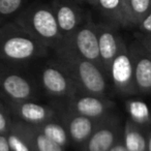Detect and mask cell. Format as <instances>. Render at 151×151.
<instances>
[{"mask_svg":"<svg viewBox=\"0 0 151 151\" xmlns=\"http://www.w3.org/2000/svg\"><path fill=\"white\" fill-rule=\"evenodd\" d=\"M109 116L104 118H90L67 111L61 115V122L64 124L71 143L82 147L93 132Z\"/></svg>","mask_w":151,"mask_h":151,"instance_id":"8fae6325","label":"cell"},{"mask_svg":"<svg viewBox=\"0 0 151 151\" xmlns=\"http://www.w3.org/2000/svg\"><path fill=\"white\" fill-rule=\"evenodd\" d=\"M53 51L56 60L64 66L79 91L108 97V76L99 65L81 57L64 40Z\"/></svg>","mask_w":151,"mask_h":151,"instance_id":"6da1fadb","label":"cell"},{"mask_svg":"<svg viewBox=\"0 0 151 151\" xmlns=\"http://www.w3.org/2000/svg\"><path fill=\"white\" fill-rule=\"evenodd\" d=\"M63 40L81 57L95 63L103 69L99 55L96 23H94L90 17L85 18L80 27L69 37L64 38Z\"/></svg>","mask_w":151,"mask_h":151,"instance_id":"8992f818","label":"cell"},{"mask_svg":"<svg viewBox=\"0 0 151 151\" xmlns=\"http://www.w3.org/2000/svg\"><path fill=\"white\" fill-rule=\"evenodd\" d=\"M14 120L12 119V115L5 105L0 101V134H7L11 130L12 124Z\"/></svg>","mask_w":151,"mask_h":151,"instance_id":"603a6c76","label":"cell"},{"mask_svg":"<svg viewBox=\"0 0 151 151\" xmlns=\"http://www.w3.org/2000/svg\"><path fill=\"white\" fill-rule=\"evenodd\" d=\"M108 77L114 90L120 95L132 96L138 94L134 83V61L129 47L126 45L124 40H121L119 50L111 62L108 70Z\"/></svg>","mask_w":151,"mask_h":151,"instance_id":"5b68a950","label":"cell"},{"mask_svg":"<svg viewBox=\"0 0 151 151\" xmlns=\"http://www.w3.org/2000/svg\"><path fill=\"white\" fill-rule=\"evenodd\" d=\"M0 101H2V99H1V97H0Z\"/></svg>","mask_w":151,"mask_h":151,"instance_id":"1f68e13d","label":"cell"},{"mask_svg":"<svg viewBox=\"0 0 151 151\" xmlns=\"http://www.w3.org/2000/svg\"><path fill=\"white\" fill-rule=\"evenodd\" d=\"M14 21L50 50L56 49L63 42L51 4L40 1L26 4Z\"/></svg>","mask_w":151,"mask_h":151,"instance_id":"3957f363","label":"cell"},{"mask_svg":"<svg viewBox=\"0 0 151 151\" xmlns=\"http://www.w3.org/2000/svg\"><path fill=\"white\" fill-rule=\"evenodd\" d=\"M5 107L11 113L12 117L17 118L18 121L25 122L32 125L44 123L56 119V110L36 101H6Z\"/></svg>","mask_w":151,"mask_h":151,"instance_id":"9c48e42d","label":"cell"},{"mask_svg":"<svg viewBox=\"0 0 151 151\" xmlns=\"http://www.w3.org/2000/svg\"><path fill=\"white\" fill-rule=\"evenodd\" d=\"M96 31L103 69L108 76V70L111 62L117 54L123 38L118 33L117 26L110 22L96 23Z\"/></svg>","mask_w":151,"mask_h":151,"instance_id":"4fadbf2b","label":"cell"},{"mask_svg":"<svg viewBox=\"0 0 151 151\" xmlns=\"http://www.w3.org/2000/svg\"><path fill=\"white\" fill-rule=\"evenodd\" d=\"M134 61V83L138 93H151V58L137 40L129 47Z\"/></svg>","mask_w":151,"mask_h":151,"instance_id":"5bb4252c","label":"cell"},{"mask_svg":"<svg viewBox=\"0 0 151 151\" xmlns=\"http://www.w3.org/2000/svg\"><path fill=\"white\" fill-rule=\"evenodd\" d=\"M12 127L23 134L35 151H65V148L50 140L32 124L14 120Z\"/></svg>","mask_w":151,"mask_h":151,"instance_id":"9a60e30c","label":"cell"},{"mask_svg":"<svg viewBox=\"0 0 151 151\" xmlns=\"http://www.w3.org/2000/svg\"><path fill=\"white\" fill-rule=\"evenodd\" d=\"M122 132L123 129L118 119L110 115L82 146L83 151H109L120 141Z\"/></svg>","mask_w":151,"mask_h":151,"instance_id":"7c38bea8","label":"cell"},{"mask_svg":"<svg viewBox=\"0 0 151 151\" xmlns=\"http://www.w3.org/2000/svg\"><path fill=\"white\" fill-rule=\"evenodd\" d=\"M51 7L63 40L69 37L85 20L82 9L75 0H53Z\"/></svg>","mask_w":151,"mask_h":151,"instance_id":"30bf717a","label":"cell"},{"mask_svg":"<svg viewBox=\"0 0 151 151\" xmlns=\"http://www.w3.org/2000/svg\"><path fill=\"white\" fill-rule=\"evenodd\" d=\"M109 151H127V149L125 148L123 142H121V141H118V142L116 143V144L114 145V146L112 147Z\"/></svg>","mask_w":151,"mask_h":151,"instance_id":"4316f807","label":"cell"},{"mask_svg":"<svg viewBox=\"0 0 151 151\" xmlns=\"http://www.w3.org/2000/svg\"><path fill=\"white\" fill-rule=\"evenodd\" d=\"M68 99L67 111L90 118H104L110 115L115 104L109 97L89 94L77 90Z\"/></svg>","mask_w":151,"mask_h":151,"instance_id":"ba28073f","label":"cell"},{"mask_svg":"<svg viewBox=\"0 0 151 151\" xmlns=\"http://www.w3.org/2000/svg\"><path fill=\"white\" fill-rule=\"evenodd\" d=\"M0 151H11L6 134H0Z\"/></svg>","mask_w":151,"mask_h":151,"instance_id":"484cf974","label":"cell"},{"mask_svg":"<svg viewBox=\"0 0 151 151\" xmlns=\"http://www.w3.org/2000/svg\"><path fill=\"white\" fill-rule=\"evenodd\" d=\"M122 142L127 151H147V137L142 127L128 119L122 132Z\"/></svg>","mask_w":151,"mask_h":151,"instance_id":"e0dca14e","label":"cell"},{"mask_svg":"<svg viewBox=\"0 0 151 151\" xmlns=\"http://www.w3.org/2000/svg\"><path fill=\"white\" fill-rule=\"evenodd\" d=\"M121 1V3L123 4V6L125 7V9L127 11V13H128V7H127V3H128V0H120ZM128 15H129V13H128ZM130 18V17H129ZM134 26V25H132Z\"/></svg>","mask_w":151,"mask_h":151,"instance_id":"f1b7e54d","label":"cell"},{"mask_svg":"<svg viewBox=\"0 0 151 151\" xmlns=\"http://www.w3.org/2000/svg\"><path fill=\"white\" fill-rule=\"evenodd\" d=\"M126 113L129 120L137 125L148 126L151 124V109L145 101L141 99H128L125 104Z\"/></svg>","mask_w":151,"mask_h":151,"instance_id":"d6986e66","label":"cell"},{"mask_svg":"<svg viewBox=\"0 0 151 151\" xmlns=\"http://www.w3.org/2000/svg\"><path fill=\"white\" fill-rule=\"evenodd\" d=\"M27 4V0H0V26L13 21Z\"/></svg>","mask_w":151,"mask_h":151,"instance_id":"ffe728a7","label":"cell"},{"mask_svg":"<svg viewBox=\"0 0 151 151\" xmlns=\"http://www.w3.org/2000/svg\"><path fill=\"white\" fill-rule=\"evenodd\" d=\"M36 83L14 65L0 63V97L6 101H35L38 99Z\"/></svg>","mask_w":151,"mask_h":151,"instance_id":"277c9868","label":"cell"},{"mask_svg":"<svg viewBox=\"0 0 151 151\" xmlns=\"http://www.w3.org/2000/svg\"><path fill=\"white\" fill-rule=\"evenodd\" d=\"M40 83L50 96L57 99H69L78 90L69 73L57 60L47 63L42 67L40 73Z\"/></svg>","mask_w":151,"mask_h":151,"instance_id":"52a82bcc","label":"cell"},{"mask_svg":"<svg viewBox=\"0 0 151 151\" xmlns=\"http://www.w3.org/2000/svg\"><path fill=\"white\" fill-rule=\"evenodd\" d=\"M5 134L11 147V151H35L27 139L13 127Z\"/></svg>","mask_w":151,"mask_h":151,"instance_id":"7402d4cb","label":"cell"},{"mask_svg":"<svg viewBox=\"0 0 151 151\" xmlns=\"http://www.w3.org/2000/svg\"><path fill=\"white\" fill-rule=\"evenodd\" d=\"M138 42L145 49L147 54L151 58V35H149V34H141L138 37Z\"/></svg>","mask_w":151,"mask_h":151,"instance_id":"d4e9b609","label":"cell"},{"mask_svg":"<svg viewBox=\"0 0 151 151\" xmlns=\"http://www.w3.org/2000/svg\"><path fill=\"white\" fill-rule=\"evenodd\" d=\"M42 134L48 137L53 142L57 143L58 145L62 146L63 148L69 146L71 144L70 138L68 136L66 128L62 122H58L57 119L50 120V121L44 122V123L34 125Z\"/></svg>","mask_w":151,"mask_h":151,"instance_id":"ac0fdd59","label":"cell"},{"mask_svg":"<svg viewBox=\"0 0 151 151\" xmlns=\"http://www.w3.org/2000/svg\"><path fill=\"white\" fill-rule=\"evenodd\" d=\"M50 49L38 42L17 22L0 26V61L20 65L48 56Z\"/></svg>","mask_w":151,"mask_h":151,"instance_id":"7a4b0ae2","label":"cell"},{"mask_svg":"<svg viewBox=\"0 0 151 151\" xmlns=\"http://www.w3.org/2000/svg\"><path fill=\"white\" fill-rule=\"evenodd\" d=\"M110 23L117 27H132V23L127 11L120 0H96L95 6Z\"/></svg>","mask_w":151,"mask_h":151,"instance_id":"2e32d148","label":"cell"},{"mask_svg":"<svg viewBox=\"0 0 151 151\" xmlns=\"http://www.w3.org/2000/svg\"><path fill=\"white\" fill-rule=\"evenodd\" d=\"M137 27L139 28L141 34H149V35H151V9L143 18V20L138 24Z\"/></svg>","mask_w":151,"mask_h":151,"instance_id":"cb8c5ba5","label":"cell"},{"mask_svg":"<svg viewBox=\"0 0 151 151\" xmlns=\"http://www.w3.org/2000/svg\"><path fill=\"white\" fill-rule=\"evenodd\" d=\"M127 7L132 25L138 26L143 18L150 12L151 0H128Z\"/></svg>","mask_w":151,"mask_h":151,"instance_id":"44dd1931","label":"cell"},{"mask_svg":"<svg viewBox=\"0 0 151 151\" xmlns=\"http://www.w3.org/2000/svg\"><path fill=\"white\" fill-rule=\"evenodd\" d=\"M75 1L77 3H84V2H86V0H75Z\"/></svg>","mask_w":151,"mask_h":151,"instance_id":"4dcf8cb0","label":"cell"},{"mask_svg":"<svg viewBox=\"0 0 151 151\" xmlns=\"http://www.w3.org/2000/svg\"><path fill=\"white\" fill-rule=\"evenodd\" d=\"M147 151H151V132L147 136Z\"/></svg>","mask_w":151,"mask_h":151,"instance_id":"83f0119b","label":"cell"},{"mask_svg":"<svg viewBox=\"0 0 151 151\" xmlns=\"http://www.w3.org/2000/svg\"><path fill=\"white\" fill-rule=\"evenodd\" d=\"M86 2L89 3L90 5H92V6H95V2H96V0H86Z\"/></svg>","mask_w":151,"mask_h":151,"instance_id":"f546056e","label":"cell"},{"mask_svg":"<svg viewBox=\"0 0 151 151\" xmlns=\"http://www.w3.org/2000/svg\"></svg>","mask_w":151,"mask_h":151,"instance_id":"d6a6232c","label":"cell"}]
</instances>
